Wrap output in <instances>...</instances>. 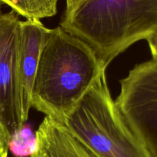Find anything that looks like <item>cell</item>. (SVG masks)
I'll list each match as a JSON object with an SVG mask.
<instances>
[{
	"label": "cell",
	"mask_w": 157,
	"mask_h": 157,
	"mask_svg": "<svg viewBox=\"0 0 157 157\" xmlns=\"http://www.w3.org/2000/svg\"><path fill=\"white\" fill-rule=\"evenodd\" d=\"M106 69L82 40L60 26L49 29L32 92V107L63 124Z\"/></svg>",
	"instance_id": "obj_1"
},
{
	"label": "cell",
	"mask_w": 157,
	"mask_h": 157,
	"mask_svg": "<svg viewBox=\"0 0 157 157\" xmlns=\"http://www.w3.org/2000/svg\"><path fill=\"white\" fill-rule=\"evenodd\" d=\"M59 26L88 44L106 69L157 32V0H82L64 11Z\"/></svg>",
	"instance_id": "obj_2"
},
{
	"label": "cell",
	"mask_w": 157,
	"mask_h": 157,
	"mask_svg": "<svg viewBox=\"0 0 157 157\" xmlns=\"http://www.w3.org/2000/svg\"><path fill=\"white\" fill-rule=\"evenodd\" d=\"M63 126L98 157H151L122 117L101 74Z\"/></svg>",
	"instance_id": "obj_3"
},
{
	"label": "cell",
	"mask_w": 157,
	"mask_h": 157,
	"mask_svg": "<svg viewBox=\"0 0 157 157\" xmlns=\"http://www.w3.org/2000/svg\"><path fill=\"white\" fill-rule=\"evenodd\" d=\"M121 85L117 107L150 156L157 157V59L135 66Z\"/></svg>",
	"instance_id": "obj_4"
},
{
	"label": "cell",
	"mask_w": 157,
	"mask_h": 157,
	"mask_svg": "<svg viewBox=\"0 0 157 157\" xmlns=\"http://www.w3.org/2000/svg\"><path fill=\"white\" fill-rule=\"evenodd\" d=\"M20 22L13 10L0 15V127L9 143L25 126L19 75Z\"/></svg>",
	"instance_id": "obj_5"
},
{
	"label": "cell",
	"mask_w": 157,
	"mask_h": 157,
	"mask_svg": "<svg viewBox=\"0 0 157 157\" xmlns=\"http://www.w3.org/2000/svg\"><path fill=\"white\" fill-rule=\"evenodd\" d=\"M48 30L38 20L26 19L20 22L19 75L25 123L32 107V87Z\"/></svg>",
	"instance_id": "obj_6"
},
{
	"label": "cell",
	"mask_w": 157,
	"mask_h": 157,
	"mask_svg": "<svg viewBox=\"0 0 157 157\" xmlns=\"http://www.w3.org/2000/svg\"><path fill=\"white\" fill-rule=\"evenodd\" d=\"M36 135V150L31 157H98L64 126L45 117Z\"/></svg>",
	"instance_id": "obj_7"
},
{
	"label": "cell",
	"mask_w": 157,
	"mask_h": 157,
	"mask_svg": "<svg viewBox=\"0 0 157 157\" xmlns=\"http://www.w3.org/2000/svg\"><path fill=\"white\" fill-rule=\"evenodd\" d=\"M2 4L26 19L38 20L55 16L58 12V0H0Z\"/></svg>",
	"instance_id": "obj_8"
},
{
	"label": "cell",
	"mask_w": 157,
	"mask_h": 157,
	"mask_svg": "<svg viewBox=\"0 0 157 157\" xmlns=\"http://www.w3.org/2000/svg\"><path fill=\"white\" fill-rule=\"evenodd\" d=\"M36 135L25 126L10 139L9 150L16 157L32 156L36 150Z\"/></svg>",
	"instance_id": "obj_9"
},
{
	"label": "cell",
	"mask_w": 157,
	"mask_h": 157,
	"mask_svg": "<svg viewBox=\"0 0 157 157\" xmlns=\"http://www.w3.org/2000/svg\"><path fill=\"white\" fill-rule=\"evenodd\" d=\"M153 59H157V32L147 39Z\"/></svg>",
	"instance_id": "obj_10"
},
{
	"label": "cell",
	"mask_w": 157,
	"mask_h": 157,
	"mask_svg": "<svg viewBox=\"0 0 157 157\" xmlns=\"http://www.w3.org/2000/svg\"><path fill=\"white\" fill-rule=\"evenodd\" d=\"M9 151V140L0 127V156Z\"/></svg>",
	"instance_id": "obj_11"
},
{
	"label": "cell",
	"mask_w": 157,
	"mask_h": 157,
	"mask_svg": "<svg viewBox=\"0 0 157 157\" xmlns=\"http://www.w3.org/2000/svg\"><path fill=\"white\" fill-rule=\"evenodd\" d=\"M82 0H66V9L65 11H69L71 9H73L75 6H76Z\"/></svg>",
	"instance_id": "obj_12"
},
{
	"label": "cell",
	"mask_w": 157,
	"mask_h": 157,
	"mask_svg": "<svg viewBox=\"0 0 157 157\" xmlns=\"http://www.w3.org/2000/svg\"><path fill=\"white\" fill-rule=\"evenodd\" d=\"M2 3L1 2H0V15H1L2 14Z\"/></svg>",
	"instance_id": "obj_13"
},
{
	"label": "cell",
	"mask_w": 157,
	"mask_h": 157,
	"mask_svg": "<svg viewBox=\"0 0 157 157\" xmlns=\"http://www.w3.org/2000/svg\"><path fill=\"white\" fill-rule=\"evenodd\" d=\"M7 156H8V153H5V154H3V155H2V156L0 157H7Z\"/></svg>",
	"instance_id": "obj_14"
}]
</instances>
